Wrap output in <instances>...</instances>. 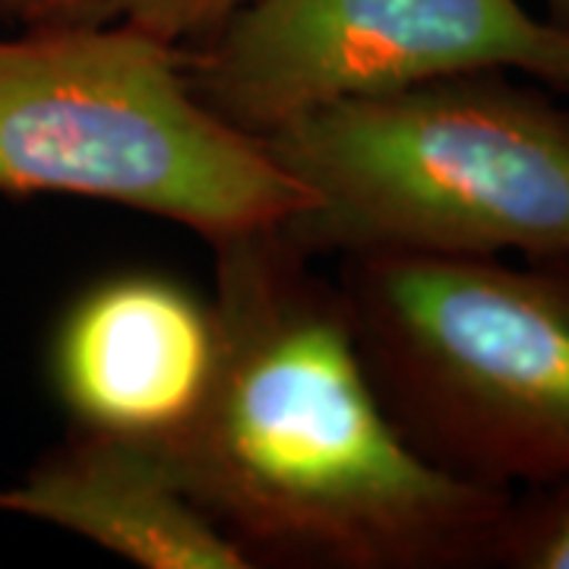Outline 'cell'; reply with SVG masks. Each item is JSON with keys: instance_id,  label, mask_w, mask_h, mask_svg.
<instances>
[{"instance_id": "7a4b0ae2", "label": "cell", "mask_w": 569, "mask_h": 569, "mask_svg": "<svg viewBox=\"0 0 569 569\" xmlns=\"http://www.w3.org/2000/svg\"><path fill=\"white\" fill-rule=\"evenodd\" d=\"M516 70H462L266 133L307 193L305 257H569V108Z\"/></svg>"}, {"instance_id": "6da1fadb", "label": "cell", "mask_w": 569, "mask_h": 569, "mask_svg": "<svg viewBox=\"0 0 569 569\" xmlns=\"http://www.w3.org/2000/svg\"><path fill=\"white\" fill-rule=\"evenodd\" d=\"M219 365L162 447L260 567H493L512 490L427 462L367 370L346 298L272 231L216 241Z\"/></svg>"}, {"instance_id": "8992f818", "label": "cell", "mask_w": 569, "mask_h": 569, "mask_svg": "<svg viewBox=\"0 0 569 569\" xmlns=\"http://www.w3.org/2000/svg\"><path fill=\"white\" fill-rule=\"evenodd\" d=\"M216 365V301L152 269L86 284L48 351L51 389L77 430L152 443L197 415Z\"/></svg>"}, {"instance_id": "52a82bcc", "label": "cell", "mask_w": 569, "mask_h": 569, "mask_svg": "<svg viewBox=\"0 0 569 569\" xmlns=\"http://www.w3.org/2000/svg\"><path fill=\"white\" fill-rule=\"evenodd\" d=\"M0 509L20 512L146 569H250L247 550L181 485L162 443L70 430Z\"/></svg>"}, {"instance_id": "9c48e42d", "label": "cell", "mask_w": 569, "mask_h": 569, "mask_svg": "<svg viewBox=\"0 0 569 569\" xmlns=\"http://www.w3.org/2000/svg\"><path fill=\"white\" fill-rule=\"evenodd\" d=\"M493 567L569 569V481L512 493Z\"/></svg>"}, {"instance_id": "30bf717a", "label": "cell", "mask_w": 569, "mask_h": 569, "mask_svg": "<svg viewBox=\"0 0 569 569\" xmlns=\"http://www.w3.org/2000/svg\"><path fill=\"white\" fill-rule=\"evenodd\" d=\"M550 10V20L560 22V26H569V0H545Z\"/></svg>"}, {"instance_id": "277c9868", "label": "cell", "mask_w": 569, "mask_h": 569, "mask_svg": "<svg viewBox=\"0 0 569 569\" xmlns=\"http://www.w3.org/2000/svg\"><path fill=\"white\" fill-rule=\"evenodd\" d=\"M0 193L149 212L209 244L272 231L307 193L187 80V48L130 26L0 39Z\"/></svg>"}, {"instance_id": "5b68a950", "label": "cell", "mask_w": 569, "mask_h": 569, "mask_svg": "<svg viewBox=\"0 0 569 569\" xmlns=\"http://www.w3.org/2000/svg\"><path fill=\"white\" fill-rule=\"evenodd\" d=\"M462 70L569 89V26L526 0H247L187 48L193 92L257 140L329 104Z\"/></svg>"}, {"instance_id": "ba28073f", "label": "cell", "mask_w": 569, "mask_h": 569, "mask_svg": "<svg viewBox=\"0 0 569 569\" xmlns=\"http://www.w3.org/2000/svg\"><path fill=\"white\" fill-rule=\"evenodd\" d=\"M247 0H0V22L36 26H130L146 36L197 48Z\"/></svg>"}, {"instance_id": "3957f363", "label": "cell", "mask_w": 569, "mask_h": 569, "mask_svg": "<svg viewBox=\"0 0 569 569\" xmlns=\"http://www.w3.org/2000/svg\"><path fill=\"white\" fill-rule=\"evenodd\" d=\"M367 370L427 462L485 488L569 481V257L342 260Z\"/></svg>"}]
</instances>
